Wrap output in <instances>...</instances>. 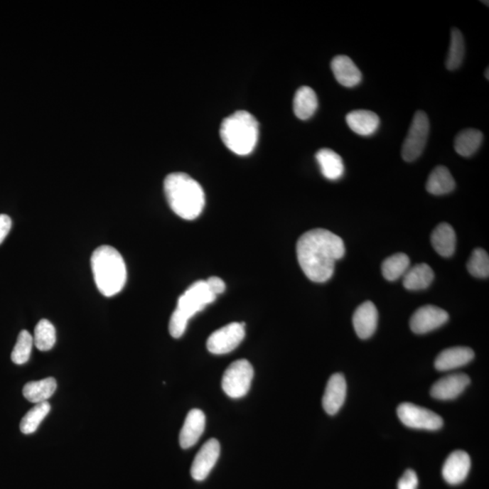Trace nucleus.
<instances>
[{"mask_svg": "<svg viewBox=\"0 0 489 489\" xmlns=\"http://www.w3.org/2000/svg\"><path fill=\"white\" fill-rule=\"evenodd\" d=\"M419 479L417 474L412 469H408L399 478L398 482V489H417Z\"/></svg>", "mask_w": 489, "mask_h": 489, "instance_id": "33", "label": "nucleus"}, {"mask_svg": "<svg viewBox=\"0 0 489 489\" xmlns=\"http://www.w3.org/2000/svg\"><path fill=\"white\" fill-rule=\"evenodd\" d=\"M346 124L353 133L361 136H370L378 130L380 118L372 111L355 110L346 115Z\"/></svg>", "mask_w": 489, "mask_h": 489, "instance_id": "19", "label": "nucleus"}, {"mask_svg": "<svg viewBox=\"0 0 489 489\" xmlns=\"http://www.w3.org/2000/svg\"><path fill=\"white\" fill-rule=\"evenodd\" d=\"M56 341L55 326L48 320L39 321L35 328L34 345L42 352L49 351Z\"/></svg>", "mask_w": 489, "mask_h": 489, "instance_id": "30", "label": "nucleus"}, {"mask_svg": "<svg viewBox=\"0 0 489 489\" xmlns=\"http://www.w3.org/2000/svg\"><path fill=\"white\" fill-rule=\"evenodd\" d=\"M294 112L300 120H308L318 108V98L316 92L309 87H302L294 97Z\"/></svg>", "mask_w": 489, "mask_h": 489, "instance_id": "22", "label": "nucleus"}, {"mask_svg": "<svg viewBox=\"0 0 489 489\" xmlns=\"http://www.w3.org/2000/svg\"><path fill=\"white\" fill-rule=\"evenodd\" d=\"M33 345H34V338L31 333L23 330L19 333L14 349H13L12 362L18 365L28 362L31 358Z\"/></svg>", "mask_w": 489, "mask_h": 489, "instance_id": "31", "label": "nucleus"}, {"mask_svg": "<svg viewBox=\"0 0 489 489\" xmlns=\"http://www.w3.org/2000/svg\"><path fill=\"white\" fill-rule=\"evenodd\" d=\"M217 296L208 286L206 280L197 281L178 300L176 309L171 315L168 331L174 338H180L186 331L191 317L213 303Z\"/></svg>", "mask_w": 489, "mask_h": 489, "instance_id": "5", "label": "nucleus"}, {"mask_svg": "<svg viewBox=\"0 0 489 489\" xmlns=\"http://www.w3.org/2000/svg\"><path fill=\"white\" fill-rule=\"evenodd\" d=\"M456 187V183L451 171L445 166H438L431 171L426 183V190L436 196L451 193Z\"/></svg>", "mask_w": 489, "mask_h": 489, "instance_id": "24", "label": "nucleus"}, {"mask_svg": "<svg viewBox=\"0 0 489 489\" xmlns=\"http://www.w3.org/2000/svg\"><path fill=\"white\" fill-rule=\"evenodd\" d=\"M206 418L203 411L193 409L188 413L180 434L181 447L186 449L193 447L203 434Z\"/></svg>", "mask_w": 489, "mask_h": 489, "instance_id": "16", "label": "nucleus"}, {"mask_svg": "<svg viewBox=\"0 0 489 489\" xmlns=\"http://www.w3.org/2000/svg\"><path fill=\"white\" fill-rule=\"evenodd\" d=\"M164 193L171 209L181 219L196 220L203 213L204 190L190 175L183 173L168 174L164 180Z\"/></svg>", "mask_w": 489, "mask_h": 489, "instance_id": "2", "label": "nucleus"}, {"mask_svg": "<svg viewBox=\"0 0 489 489\" xmlns=\"http://www.w3.org/2000/svg\"><path fill=\"white\" fill-rule=\"evenodd\" d=\"M469 383H471V379L464 373L448 375L439 379L432 385L431 395L441 401L453 399L464 392Z\"/></svg>", "mask_w": 489, "mask_h": 489, "instance_id": "13", "label": "nucleus"}, {"mask_svg": "<svg viewBox=\"0 0 489 489\" xmlns=\"http://www.w3.org/2000/svg\"><path fill=\"white\" fill-rule=\"evenodd\" d=\"M483 141V134L477 129H465L455 138L456 153L462 157H471L477 153Z\"/></svg>", "mask_w": 489, "mask_h": 489, "instance_id": "25", "label": "nucleus"}, {"mask_svg": "<svg viewBox=\"0 0 489 489\" xmlns=\"http://www.w3.org/2000/svg\"><path fill=\"white\" fill-rule=\"evenodd\" d=\"M55 389V380L52 377L46 378L26 383L23 388V395L28 401L38 404L48 401L54 394Z\"/></svg>", "mask_w": 489, "mask_h": 489, "instance_id": "26", "label": "nucleus"}, {"mask_svg": "<svg viewBox=\"0 0 489 489\" xmlns=\"http://www.w3.org/2000/svg\"><path fill=\"white\" fill-rule=\"evenodd\" d=\"M220 137L230 151L246 156L254 151L259 141V125L250 112L237 111L225 118L220 127Z\"/></svg>", "mask_w": 489, "mask_h": 489, "instance_id": "4", "label": "nucleus"}, {"mask_svg": "<svg viewBox=\"0 0 489 489\" xmlns=\"http://www.w3.org/2000/svg\"><path fill=\"white\" fill-rule=\"evenodd\" d=\"M254 377L253 366L247 360H237L225 371L222 389L229 397L240 399L249 392Z\"/></svg>", "mask_w": 489, "mask_h": 489, "instance_id": "6", "label": "nucleus"}, {"mask_svg": "<svg viewBox=\"0 0 489 489\" xmlns=\"http://www.w3.org/2000/svg\"><path fill=\"white\" fill-rule=\"evenodd\" d=\"M465 56V41L463 36L458 28H452L451 36V45L446 59V67L448 70H457L462 63Z\"/></svg>", "mask_w": 489, "mask_h": 489, "instance_id": "28", "label": "nucleus"}, {"mask_svg": "<svg viewBox=\"0 0 489 489\" xmlns=\"http://www.w3.org/2000/svg\"><path fill=\"white\" fill-rule=\"evenodd\" d=\"M471 467V458L467 452L456 451L446 459L442 475L448 484L458 485L467 478Z\"/></svg>", "mask_w": 489, "mask_h": 489, "instance_id": "12", "label": "nucleus"}, {"mask_svg": "<svg viewBox=\"0 0 489 489\" xmlns=\"http://www.w3.org/2000/svg\"><path fill=\"white\" fill-rule=\"evenodd\" d=\"M244 323H231L215 331L207 341V348L213 355H226L234 351L243 341Z\"/></svg>", "mask_w": 489, "mask_h": 489, "instance_id": "9", "label": "nucleus"}, {"mask_svg": "<svg viewBox=\"0 0 489 489\" xmlns=\"http://www.w3.org/2000/svg\"><path fill=\"white\" fill-rule=\"evenodd\" d=\"M409 257L404 253L395 254L392 257H389L382 262V272L383 276L388 281H396L401 279L406 271L409 269Z\"/></svg>", "mask_w": 489, "mask_h": 489, "instance_id": "27", "label": "nucleus"}, {"mask_svg": "<svg viewBox=\"0 0 489 489\" xmlns=\"http://www.w3.org/2000/svg\"><path fill=\"white\" fill-rule=\"evenodd\" d=\"M317 163L323 177L327 180L337 181L345 173V165L343 158L331 149L323 148L317 151L316 155Z\"/></svg>", "mask_w": 489, "mask_h": 489, "instance_id": "20", "label": "nucleus"}, {"mask_svg": "<svg viewBox=\"0 0 489 489\" xmlns=\"http://www.w3.org/2000/svg\"><path fill=\"white\" fill-rule=\"evenodd\" d=\"M429 133L428 115L423 111L416 112L402 149L403 160L412 163L421 156L427 144Z\"/></svg>", "mask_w": 489, "mask_h": 489, "instance_id": "7", "label": "nucleus"}, {"mask_svg": "<svg viewBox=\"0 0 489 489\" xmlns=\"http://www.w3.org/2000/svg\"><path fill=\"white\" fill-rule=\"evenodd\" d=\"M474 356L473 350L468 347H451L439 353L434 365L438 371H451L468 365L474 359Z\"/></svg>", "mask_w": 489, "mask_h": 489, "instance_id": "18", "label": "nucleus"}, {"mask_svg": "<svg viewBox=\"0 0 489 489\" xmlns=\"http://www.w3.org/2000/svg\"><path fill=\"white\" fill-rule=\"evenodd\" d=\"M403 286L406 289L419 291L428 289L434 280V272L427 264H417L409 267L402 276Z\"/></svg>", "mask_w": 489, "mask_h": 489, "instance_id": "21", "label": "nucleus"}, {"mask_svg": "<svg viewBox=\"0 0 489 489\" xmlns=\"http://www.w3.org/2000/svg\"><path fill=\"white\" fill-rule=\"evenodd\" d=\"M206 283L211 292L216 296L224 293L225 289H226L224 281L217 276L210 277L206 280Z\"/></svg>", "mask_w": 489, "mask_h": 489, "instance_id": "34", "label": "nucleus"}, {"mask_svg": "<svg viewBox=\"0 0 489 489\" xmlns=\"http://www.w3.org/2000/svg\"><path fill=\"white\" fill-rule=\"evenodd\" d=\"M331 68L336 81L343 87H355L362 82V72L349 56H335L332 60Z\"/></svg>", "mask_w": 489, "mask_h": 489, "instance_id": "17", "label": "nucleus"}, {"mask_svg": "<svg viewBox=\"0 0 489 489\" xmlns=\"http://www.w3.org/2000/svg\"><path fill=\"white\" fill-rule=\"evenodd\" d=\"M51 406L48 402L38 403L31 411L23 417L21 422V431L24 434H32L41 425L48 413L50 412Z\"/></svg>", "mask_w": 489, "mask_h": 489, "instance_id": "29", "label": "nucleus"}, {"mask_svg": "<svg viewBox=\"0 0 489 489\" xmlns=\"http://www.w3.org/2000/svg\"><path fill=\"white\" fill-rule=\"evenodd\" d=\"M12 227L11 217L6 214H0V244L5 240Z\"/></svg>", "mask_w": 489, "mask_h": 489, "instance_id": "35", "label": "nucleus"}, {"mask_svg": "<svg viewBox=\"0 0 489 489\" xmlns=\"http://www.w3.org/2000/svg\"><path fill=\"white\" fill-rule=\"evenodd\" d=\"M91 264L95 282L102 295L114 296L124 289L127 279V265L114 247H98L92 253Z\"/></svg>", "mask_w": 489, "mask_h": 489, "instance_id": "3", "label": "nucleus"}, {"mask_svg": "<svg viewBox=\"0 0 489 489\" xmlns=\"http://www.w3.org/2000/svg\"><path fill=\"white\" fill-rule=\"evenodd\" d=\"M220 454V444L217 439H211L203 446L194 458L190 468L191 477L196 481H203L208 478Z\"/></svg>", "mask_w": 489, "mask_h": 489, "instance_id": "11", "label": "nucleus"}, {"mask_svg": "<svg viewBox=\"0 0 489 489\" xmlns=\"http://www.w3.org/2000/svg\"><path fill=\"white\" fill-rule=\"evenodd\" d=\"M485 77H487V79L488 80V79H489V77H488V68H487V72H485Z\"/></svg>", "mask_w": 489, "mask_h": 489, "instance_id": "36", "label": "nucleus"}, {"mask_svg": "<svg viewBox=\"0 0 489 489\" xmlns=\"http://www.w3.org/2000/svg\"><path fill=\"white\" fill-rule=\"evenodd\" d=\"M471 275L478 279H487L489 276V257L484 249H475L468 262Z\"/></svg>", "mask_w": 489, "mask_h": 489, "instance_id": "32", "label": "nucleus"}, {"mask_svg": "<svg viewBox=\"0 0 489 489\" xmlns=\"http://www.w3.org/2000/svg\"><path fill=\"white\" fill-rule=\"evenodd\" d=\"M448 313L445 310L434 306H425L413 313L409 326L412 331L417 335H424L447 323Z\"/></svg>", "mask_w": 489, "mask_h": 489, "instance_id": "10", "label": "nucleus"}, {"mask_svg": "<svg viewBox=\"0 0 489 489\" xmlns=\"http://www.w3.org/2000/svg\"><path fill=\"white\" fill-rule=\"evenodd\" d=\"M353 323L359 338H370L377 328L378 311L375 303L371 301L362 303L353 313Z\"/></svg>", "mask_w": 489, "mask_h": 489, "instance_id": "15", "label": "nucleus"}, {"mask_svg": "<svg viewBox=\"0 0 489 489\" xmlns=\"http://www.w3.org/2000/svg\"><path fill=\"white\" fill-rule=\"evenodd\" d=\"M431 244L436 252L444 257H451L455 253L456 233L448 223H441L431 234Z\"/></svg>", "mask_w": 489, "mask_h": 489, "instance_id": "23", "label": "nucleus"}, {"mask_svg": "<svg viewBox=\"0 0 489 489\" xmlns=\"http://www.w3.org/2000/svg\"><path fill=\"white\" fill-rule=\"evenodd\" d=\"M397 414L403 424L412 429L437 431L444 426V419L437 413L413 403H402Z\"/></svg>", "mask_w": 489, "mask_h": 489, "instance_id": "8", "label": "nucleus"}, {"mask_svg": "<svg viewBox=\"0 0 489 489\" xmlns=\"http://www.w3.org/2000/svg\"><path fill=\"white\" fill-rule=\"evenodd\" d=\"M347 385L345 376L335 373L327 382L323 397V407L327 414L335 415L345 402Z\"/></svg>", "mask_w": 489, "mask_h": 489, "instance_id": "14", "label": "nucleus"}, {"mask_svg": "<svg viewBox=\"0 0 489 489\" xmlns=\"http://www.w3.org/2000/svg\"><path fill=\"white\" fill-rule=\"evenodd\" d=\"M345 254L343 240L331 231H307L296 244V255L303 272L313 282L325 283L335 272L336 261Z\"/></svg>", "mask_w": 489, "mask_h": 489, "instance_id": "1", "label": "nucleus"}]
</instances>
